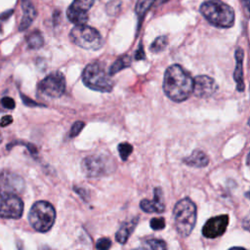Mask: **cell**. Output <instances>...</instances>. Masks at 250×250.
<instances>
[{
    "label": "cell",
    "instance_id": "cell-1",
    "mask_svg": "<svg viewBox=\"0 0 250 250\" xmlns=\"http://www.w3.org/2000/svg\"><path fill=\"white\" fill-rule=\"evenodd\" d=\"M193 90V79L181 65H170L163 77V91L165 95L176 103L189 98Z\"/></svg>",
    "mask_w": 250,
    "mask_h": 250
},
{
    "label": "cell",
    "instance_id": "cell-2",
    "mask_svg": "<svg viewBox=\"0 0 250 250\" xmlns=\"http://www.w3.org/2000/svg\"><path fill=\"white\" fill-rule=\"evenodd\" d=\"M199 11L205 20L216 27L229 28L233 25L234 11L221 0L205 1L201 4Z\"/></svg>",
    "mask_w": 250,
    "mask_h": 250
},
{
    "label": "cell",
    "instance_id": "cell-3",
    "mask_svg": "<svg viewBox=\"0 0 250 250\" xmlns=\"http://www.w3.org/2000/svg\"><path fill=\"white\" fill-rule=\"evenodd\" d=\"M175 227L178 233L188 236L196 223V206L188 197L178 201L173 209Z\"/></svg>",
    "mask_w": 250,
    "mask_h": 250
},
{
    "label": "cell",
    "instance_id": "cell-4",
    "mask_svg": "<svg viewBox=\"0 0 250 250\" xmlns=\"http://www.w3.org/2000/svg\"><path fill=\"white\" fill-rule=\"evenodd\" d=\"M82 81L90 89L107 93L113 88V81L108 71L100 62H91L82 72Z\"/></svg>",
    "mask_w": 250,
    "mask_h": 250
},
{
    "label": "cell",
    "instance_id": "cell-5",
    "mask_svg": "<svg viewBox=\"0 0 250 250\" xmlns=\"http://www.w3.org/2000/svg\"><path fill=\"white\" fill-rule=\"evenodd\" d=\"M56 220V210L54 206L44 200L35 202L28 213L30 226L39 232L50 230Z\"/></svg>",
    "mask_w": 250,
    "mask_h": 250
},
{
    "label": "cell",
    "instance_id": "cell-6",
    "mask_svg": "<svg viewBox=\"0 0 250 250\" xmlns=\"http://www.w3.org/2000/svg\"><path fill=\"white\" fill-rule=\"evenodd\" d=\"M69 38L73 44L86 50L97 51L104 45L101 33L96 28L86 24L75 25L70 30Z\"/></svg>",
    "mask_w": 250,
    "mask_h": 250
},
{
    "label": "cell",
    "instance_id": "cell-7",
    "mask_svg": "<svg viewBox=\"0 0 250 250\" xmlns=\"http://www.w3.org/2000/svg\"><path fill=\"white\" fill-rule=\"evenodd\" d=\"M81 169L87 177L97 178L113 172L115 169V164L113 159L107 155H90L82 160Z\"/></svg>",
    "mask_w": 250,
    "mask_h": 250
},
{
    "label": "cell",
    "instance_id": "cell-8",
    "mask_svg": "<svg viewBox=\"0 0 250 250\" xmlns=\"http://www.w3.org/2000/svg\"><path fill=\"white\" fill-rule=\"evenodd\" d=\"M38 90L50 98H60L65 91V78L60 71L47 75L38 84Z\"/></svg>",
    "mask_w": 250,
    "mask_h": 250
},
{
    "label": "cell",
    "instance_id": "cell-9",
    "mask_svg": "<svg viewBox=\"0 0 250 250\" xmlns=\"http://www.w3.org/2000/svg\"><path fill=\"white\" fill-rule=\"evenodd\" d=\"M23 212V202L17 194L0 193V217L19 219Z\"/></svg>",
    "mask_w": 250,
    "mask_h": 250
},
{
    "label": "cell",
    "instance_id": "cell-10",
    "mask_svg": "<svg viewBox=\"0 0 250 250\" xmlns=\"http://www.w3.org/2000/svg\"><path fill=\"white\" fill-rule=\"evenodd\" d=\"M25 188L23 179L9 170L0 172V193L18 194L23 191Z\"/></svg>",
    "mask_w": 250,
    "mask_h": 250
},
{
    "label": "cell",
    "instance_id": "cell-11",
    "mask_svg": "<svg viewBox=\"0 0 250 250\" xmlns=\"http://www.w3.org/2000/svg\"><path fill=\"white\" fill-rule=\"evenodd\" d=\"M229 220L227 214L210 218L202 228V234L207 238H216L223 235L229 226Z\"/></svg>",
    "mask_w": 250,
    "mask_h": 250
},
{
    "label": "cell",
    "instance_id": "cell-12",
    "mask_svg": "<svg viewBox=\"0 0 250 250\" xmlns=\"http://www.w3.org/2000/svg\"><path fill=\"white\" fill-rule=\"evenodd\" d=\"M218 85L216 81L207 75H198L193 79L192 93L198 98H208L216 93Z\"/></svg>",
    "mask_w": 250,
    "mask_h": 250
},
{
    "label": "cell",
    "instance_id": "cell-13",
    "mask_svg": "<svg viewBox=\"0 0 250 250\" xmlns=\"http://www.w3.org/2000/svg\"><path fill=\"white\" fill-rule=\"evenodd\" d=\"M141 209L146 213H162L165 210L163 202L162 189L160 188H154L153 199H143L140 202Z\"/></svg>",
    "mask_w": 250,
    "mask_h": 250
},
{
    "label": "cell",
    "instance_id": "cell-14",
    "mask_svg": "<svg viewBox=\"0 0 250 250\" xmlns=\"http://www.w3.org/2000/svg\"><path fill=\"white\" fill-rule=\"evenodd\" d=\"M21 8L22 18L19 26V30L24 31L30 26V24L36 18V10L30 0H21Z\"/></svg>",
    "mask_w": 250,
    "mask_h": 250
},
{
    "label": "cell",
    "instance_id": "cell-15",
    "mask_svg": "<svg viewBox=\"0 0 250 250\" xmlns=\"http://www.w3.org/2000/svg\"><path fill=\"white\" fill-rule=\"evenodd\" d=\"M235 61L236 66L233 72V78L236 82V89L239 92L244 91V82H243V50L237 48L235 51Z\"/></svg>",
    "mask_w": 250,
    "mask_h": 250
},
{
    "label": "cell",
    "instance_id": "cell-16",
    "mask_svg": "<svg viewBox=\"0 0 250 250\" xmlns=\"http://www.w3.org/2000/svg\"><path fill=\"white\" fill-rule=\"evenodd\" d=\"M139 222V217L133 218L129 222H125L122 224V226L119 228L117 232L115 233V239L117 242L124 244L127 242L128 238L130 237L131 233L134 231L135 228L137 227Z\"/></svg>",
    "mask_w": 250,
    "mask_h": 250
},
{
    "label": "cell",
    "instance_id": "cell-17",
    "mask_svg": "<svg viewBox=\"0 0 250 250\" xmlns=\"http://www.w3.org/2000/svg\"><path fill=\"white\" fill-rule=\"evenodd\" d=\"M184 163L191 166V167H196V168H203L208 165L209 163V158L206 155L205 152H203L200 149H195L192 151V153L188 156L184 158Z\"/></svg>",
    "mask_w": 250,
    "mask_h": 250
},
{
    "label": "cell",
    "instance_id": "cell-18",
    "mask_svg": "<svg viewBox=\"0 0 250 250\" xmlns=\"http://www.w3.org/2000/svg\"><path fill=\"white\" fill-rule=\"evenodd\" d=\"M66 17L68 21L75 25H82L88 21V15L86 12L78 11L70 6L66 10Z\"/></svg>",
    "mask_w": 250,
    "mask_h": 250
},
{
    "label": "cell",
    "instance_id": "cell-19",
    "mask_svg": "<svg viewBox=\"0 0 250 250\" xmlns=\"http://www.w3.org/2000/svg\"><path fill=\"white\" fill-rule=\"evenodd\" d=\"M131 62H132V58L128 55H123L121 57H119L110 66L108 73L110 76L114 75L115 73L121 71L124 68H127L131 65Z\"/></svg>",
    "mask_w": 250,
    "mask_h": 250
},
{
    "label": "cell",
    "instance_id": "cell-20",
    "mask_svg": "<svg viewBox=\"0 0 250 250\" xmlns=\"http://www.w3.org/2000/svg\"><path fill=\"white\" fill-rule=\"evenodd\" d=\"M155 0H138L135 8L136 15L138 17V22L139 25L141 24L143 19L145 18L146 12L150 9V7L153 5Z\"/></svg>",
    "mask_w": 250,
    "mask_h": 250
},
{
    "label": "cell",
    "instance_id": "cell-21",
    "mask_svg": "<svg viewBox=\"0 0 250 250\" xmlns=\"http://www.w3.org/2000/svg\"><path fill=\"white\" fill-rule=\"evenodd\" d=\"M143 250H168V247L163 239L147 238L143 241Z\"/></svg>",
    "mask_w": 250,
    "mask_h": 250
},
{
    "label": "cell",
    "instance_id": "cell-22",
    "mask_svg": "<svg viewBox=\"0 0 250 250\" xmlns=\"http://www.w3.org/2000/svg\"><path fill=\"white\" fill-rule=\"evenodd\" d=\"M26 43L30 49H39L44 44V38L39 30H34L26 37Z\"/></svg>",
    "mask_w": 250,
    "mask_h": 250
},
{
    "label": "cell",
    "instance_id": "cell-23",
    "mask_svg": "<svg viewBox=\"0 0 250 250\" xmlns=\"http://www.w3.org/2000/svg\"><path fill=\"white\" fill-rule=\"evenodd\" d=\"M168 45V38L167 36H159L150 45V51L152 53H160L166 49Z\"/></svg>",
    "mask_w": 250,
    "mask_h": 250
},
{
    "label": "cell",
    "instance_id": "cell-24",
    "mask_svg": "<svg viewBox=\"0 0 250 250\" xmlns=\"http://www.w3.org/2000/svg\"><path fill=\"white\" fill-rule=\"evenodd\" d=\"M121 0H110L105 6V12L108 16H117L121 11Z\"/></svg>",
    "mask_w": 250,
    "mask_h": 250
},
{
    "label": "cell",
    "instance_id": "cell-25",
    "mask_svg": "<svg viewBox=\"0 0 250 250\" xmlns=\"http://www.w3.org/2000/svg\"><path fill=\"white\" fill-rule=\"evenodd\" d=\"M94 0H73V2L69 5L73 9H76L81 12H88L90 8L93 6Z\"/></svg>",
    "mask_w": 250,
    "mask_h": 250
},
{
    "label": "cell",
    "instance_id": "cell-26",
    "mask_svg": "<svg viewBox=\"0 0 250 250\" xmlns=\"http://www.w3.org/2000/svg\"><path fill=\"white\" fill-rule=\"evenodd\" d=\"M119 155L123 161H126L133 151V146L129 143H120L117 146Z\"/></svg>",
    "mask_w": 250,
    "mask_h": 250
},
{
    "label": "cell",
    "instance_id": "cell-27",
    "mask_svg": "<svg viewBox=\"0 0 250 250\" xmlns=\"http://www.w3.org/2000/svg\"><path fill=\"white\" fill-rule=\"evenodd\" d=\"M85 126V123L83 121H75L72 126H71V129H70V132L68 134L69 138H74L76 137L83 129V127Z\"/></svg>",
    "mask_w": 250,
    "mask_h": 250
},
{
    "label": "cell",
    "instance_id": "cell-28",
    "mask_svg": "<svg viewBox=\"0 0 250 250\" xmlns=\"http://www.w3.org/2000/svg\"><path fill=\"white\" fill-rule=\"evenodd\" d=\"M111 246V240L107 237H102L98 239L96 243L97 250H108Z\"/></svg>",
    "mask_w": 250,
    "mask_h": 250
},
{
    "label": "cell",
    "instance_id": "cell-29",
    "mask_svg": "<svg viewBox=\"0 0 250 250\" xmlns=\"http://www.w3.org/2000/svg\"><path fill=\"white\" fill-rule=\"evenodd\" d=\"M150 228L154 230H160L165 228V220L163 218H152L150 220Z\"/></svg>",
    "mask_w": 250,
    "mask_h": 250
},
{
    "label": "cell",
    "instance_id": "cell-30",
    "mask_svg": "<svg viewBox=\"0 0 250 250\" xmlns=\"http://www.w3.org/2000/svg\"><path fill=\"white\" fill-rule=\"evenodd\" d=\"M1 104L6 109H13V108H15V105H16L15 101L10 97H4L1 100Z\"/></svg>",
    "mask_w": 250,
    "mask_h": 250
},
{
    "label": "cell",
    "instance_id": "cell-31",
    "mask_svg": "<svg viewBox=\"0 0 250 250\" xmlns=\"http://www.w3.org/2000/svg\"><path fill=\"white\" fill-rule=\"evenodd\" d=\"M13 122V117L11 115H5L0 118V127H6Z\"/></svg>",
    "mask_w": 250,
    "mask_h": 250
},
{
    "label": "cell",
    "instance_id": "cell-32",
    "mask_svg": "<svg viewBox=\"0 0 250 250\" xmlns=\"http://www.w3.org/2000/svg\"><path fill=\"white\" fill-rule=\"evenodd\" d=\"M21 99H22L23 103H24L26 105H28V106H40V105H42V104H37L36 102H34V101H32V100L28 99L27 97L23 96L22 94H21Z\"/></svg>",
    "mask_w": 250,
    "mask_h": 250
},
{
    "label": "cell",
    "instance_id": "cell-33",
    "mask_svg": "<svg viewBox=\"0 0 250 250\" xmlns=\"http://www.w3.org/2000/svg\"><path fill=\"white\" fill-rule=\"evenodd\" d=\"M136 60H143L145 59V52H144V48L142 45H140L138 51L136 52V56H135Z\"/></svg>",
    "mask_w": 250,
    "mask_h": 250
},
{
    "label": "cell",
    "instance_id": "cell-34",
    "mask_svg": "<svg viewBox=\"0 0 250 250\" xmlns=\"http://www.w3.org/2000/svg\"><path fill=\"white\" fill-rule=\"evenodd\" d=\"M74 190L76 191V193L77 194H79L84 200H87V190L86 189H84V188H74Z\"/></svg>",
    "mask_w": 250,
    "mask_h": 250
},
{
    "label": "cell",
    "instance_id": "cell-35",
    "mask_svg": "<svg viewBox=\"0 0 250 250\" xmlns=\"http://www.w3.org/2000/svg\"><path fill=\"white\" fill-rule=\"evenodd\" d=\"M13 12H14L13 10H9V11H7V12L1 14V16H0V25H1L2 22L5 21L8 18H10V16L13 14Z\"/></svg>",
    "mask_w": 250,
    "mask_h": 250
},
{
    "label": "cell",
    "instance_id": "cell-36",
    "mask_svg": "<svg viewBox=\"0 0 250 250\" xmlns=\"http://www.w3.org/2000/svg\"><path fill=\"white\" fill-rule=\"evenodd\" d=\"M249 2H250V0H242V4L244 5V8H245L247 14L249 12Z\"/></svg>",
    "mask_w": 250,
    "mask_h": 250
},
{
    "label": "cell",
    "instance_id": "cell-37",
    "mask_svg": "<svg viewBox=\"0 0 250 250\" xmlns=\"http://www.w3.org/2000/svg\"><path fill=\"white\" fill-rule=\"evenodd\" d=\"M38 250H53L51 247H49L48 245H42Z\"/></svg>",
    "mask_w": 250,
    "mask_h": 250
},
{
    "label": "cell",
    "instance_id": "cell-38",
    "mask_svg": "<svg viewBox=\"0 0 250 250\" xmlns=\"http://www.w3.org/2000/svg\"><path fill=\"white\" fill-rule=\"evenodd\" d=\"M248 223H249V222H248V217H246L245 220H244V225H245L244 228H245L246 230H248V229H249V228H248Z\"/></svg>",
    "mask_w": 250,
    "mask_h": 250
},
{
    "label": "cell",
    "instance_id": "cell-39",
    "mask_svg": "<svg viewBox=\"0 0 250 250\" xmlns=\"http://www.w3.org/2000/svg\"><path fill=\"white\" fill-rule=\"evenodd\" d=\"M229 250H246V249L243 247H231Z\"/></svg>",
    "mask_w": 250,
    "mask_h": 250
},
{
    "label": "cell",
    "instance_id": "cell-40",
    "mask_svg": "<svg viewBox=\"0 0 250 250\" xmlns=\"http://www.w3.org/2000/svg\"><path fill=\"white\" fill-rule=\"evenodd\" d=\"M2 140H3V138H2V135H1V134H0V143H1V142H2Z\"/></svg>",
    "mask_w": 250,
    "mask_h": 250
},
{
    "label": "cell",
    "instance_id": "cell-41",
    "mask_svg": "<svg viewBox=\"0 0 250 250\" xmlns=\"http://www.w3.org/2000/svg\"><path fill=\"white\" fill-rule=\"evenodd\" d=\"M18 248H19V250H22V248H21V246H20V245H19V247H18Z\"/></svg>",
    "mask_w": 250,
    "mask_h": 250
},
{
    "label": "cell",
    "instance_id": "cell-42",
    "mask_svg": "<svg viewBox=\"0 0 250 250\" xmlns=\"http://www.w3.org/2000/svg\"><path fill=\"white\" fill-rule=\"evenodd\" d=\"M133 250H143V249H140V248H137V249H133Z\"/></svg>",
    "mask_w": 250,
    "mask_h": 250
}]
</instances>
